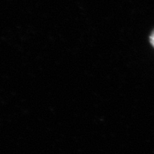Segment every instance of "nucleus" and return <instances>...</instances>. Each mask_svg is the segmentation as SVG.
<instances>
[{"label":"nucleus","mask_w":154,"mask_h":154,"mask_svg":"<svg viewBox=\"0 0 154 154\" xmlns=\"http://www.w3.org/2000/svg\"><path fill=\"white\" fill-rule=\"evenodd\" d=\"M150 42H151L152 46L154 47V31L153 32V33L151 34V36H150Z\"/></svg>","instance_id":"f257e3e1"}]
</instances>
